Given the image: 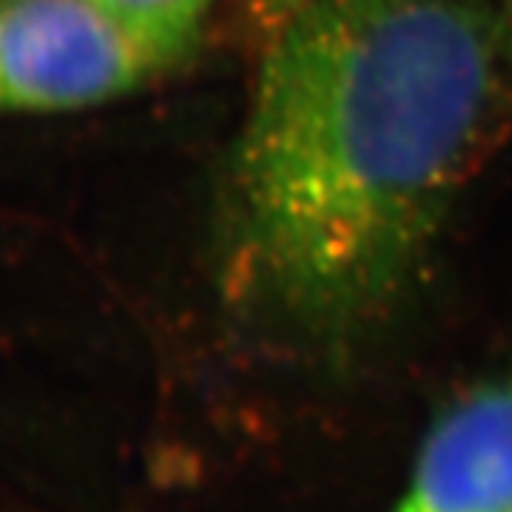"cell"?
<instances>
[{
  "label": "cell",
  "mask_w": 512,
  "mask_h": 512,
  "mask_svg": "<svg viewBox=\"0 0 512 512\" xmlns=\"http://www.w3.org/2000/svg\"><path fill=\"white\" fill-rule=\"evenodd\" d=\"M501 18H504V46H507V66H510V72H512V0H504V12H501Z\"/></svg>",
  "instance_id": "cell-5"
},
{
  "label": "cell",
  "mask_w": 512,
  "mask_h": 512,
  "mask_svg": "<svg viewBox=\"0 0 512 512\" xmlns=\"http://www.w3.org/2000/svg\"><path fill=\"white\" fill-rule=\"evenodd\" d=\"M501 60L490 0H305L228 171L231 308L311 345L384 319L476 157Z\"/></svg>",
  "instance_id": "cell-1"
},
{
  "label": "cell",
  "mask_w": 512,
  "mask_h": 512,
  "mask_svg": "<svg viewBox=\"0 0 512 512\" xmlns=\"http://www.w3.org/2000/svg\"><path fill=\"white\" fill-rule=\"evenodd\" d=\"M160 69L191 52L211 0H89Z\"/></svg>",
  "instance_id": "cell-4"
},
{
  "label": "cell",
  "mask_w": 512,
  "mask_h": 512,
  "mask_svg": "<svg viewBox=\"0 0 512 512\" xmlns=\"http://www.w3.org/2000/svg\"><path fill=\"white\" fill-rule=\"evenodd\" d=\"M390 512H512V373L473 384L433 419Z\"/></svg>",
  "instance_id": "cell-3"
},
{
  "label": "cell",
  "mask_w": 512,
  "mask_h": 512,
  "mask_svg": "<svg viewBox=\"0 0 512 512\" xmlns=\"http://www.w3.org/2000/svg\"><path fill=\"white\" fill-rule=\"evenodd\" d=\"M154 69L89 0H0V111L97 106Z\"/></svg>",
  "instance_id": "cell-2"
}]
</instances>
